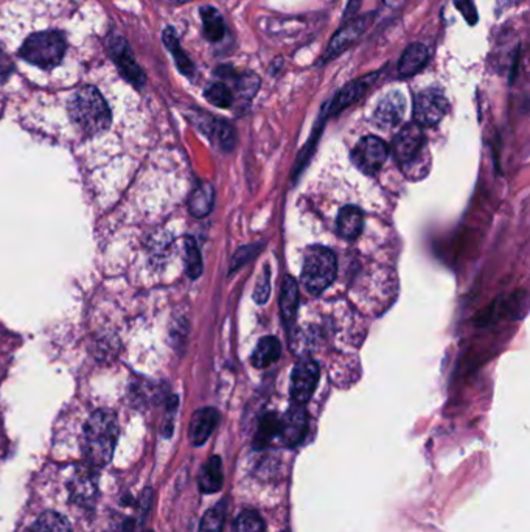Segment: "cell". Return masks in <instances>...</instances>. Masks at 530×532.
Listing matches in <instances>:
<instances>
[{
  "label": "cell",
  "instance_id": "32",
  "mask_svg": "<svg viewBox=\"0 0 530 532\" xmlns=\"http://www.w3.org/2000/svg\"><path fill=\"white\" fill-rule=\"evenodd\" d=\"M455 5L470 25L478 23V10H476V6H474L472 0H455Z\"/></svg>",
  "mask_w": 530,
  "mask_h": 532
},
{
  "label": "cell",
  "instance_id": "26",
  "mask_svg": "<svg viewBox=\"0 0 530 532\" xmlns=\"http://www.w3.org/2000/svg\"><path fill=\"white\" fill-rule=\"evenodd\" d=\"M208 134L212 136V139L219 145V148L225 151H231L235 145V131L231 125H227L225 122H214L210 123V127L208 128Z\"/></svg>",
  "mask_w": 530,
  "mask_h": 532
},
{
  "label": "cell",
  "instance_id": "36",
  "mask_svg": "<svg viewBox=\"0 0 530 532\" xmlns=\"http://www.w3.org/2000/svg\"><path fill=\"white\" fill-rule=\"evenodd\" d=\"M172 2L176 4V5H181V4H187V2H191V0H172Z\"/></svg>",
  "mask_w": 530,
  "mask_h": 532
},
{
  "label": "cell",
  "instance_id": "1",
  "mask_svg": "<svg viewBox=\"0 0 530 532\" xmlns=\"http://www.w3.org/2000/svg\"><path fill=\"white\" fill-rule=\"evenodd\" d=\"M119 423L114 412L99 410L89 417L83 433V451L87 464L93 469L110 464L116 450Z\"/></svg>",
  "mask_w": 530,
  "mask_h": 532
},
{
  "label": "cell",
  "instance_id": "24",
  "mask_svg": "<svg viewBox=\"0 0 530 532\" xmlns=\"http://www.w3.org/2000/svg\"><path fill=\"white\" fill-rule=\"evenodd\" d=\"M278 427H280V419L276 414H266L261 419L259 430L255 433V448H265V447H268V444L278 434Z\"/></svg>",
  "mask_w": 530,
  "mask_h": 532
},
{
  "label": "cell",
  "instance_id": "28",
  "mask_svg": "<svg viewBox=\"0 0 530 532\" xmlns=\"http://www.w3.org/2000/svg\"><path fill=\"white\" fill-rule=\"evenodd\" d=\"M185 270L189 278H199L202 274V257L198 248L197 242L193 238H187L185 240Z\"/></svg>",
  "mask_w": 530,
  "mask_h": 532
},
{
  "label": "cell",
  "instance_id": "35",
  "mask_svg": "<svg viewBox=\"0 0 530 532\" xmlns=\"http://www.w3.org/2000/svg\"><path fill=\"white\" fill-rule=\"evenodd\" d=\"M404 2H406V0H386V6L395 10V8H398V6L403 5Z\"/></svg>",
  "mask_w": 530,
  "mask_h": 532
},
{
  "label": "cell",
  "instance_id": "6",
  "mask_svg": "<svg viewBox=\"0 0 530 532\" xmlns=\"http://www.w3.org/2000/svg\"><path fill=\"white\" fill-rule=\"evenodd\" d=\"M110 58L116 64L117 69L120 72V75L131 83L133 86L142 87L146 82L144 70L138 66L137 61L134 58L133 50L128 44L127 40L123 36H110Z\"/></svg>",
  "mask_w": 530,
  "mask_h": 532
},
{
  "label": "cell",
  "instance_id": "20",
  "mask_svg": "<svg viewBox=\"0 0 530 532\" xmlns=\"http://www.w3.org/2000/svg\"><path fill=\"white\" fill-rule=\"evenodd\" d=\"M162 40L165 42V46H167L170 53L173 55L174 63H176L179 72L185 76H193V74H195V64L191 63V59L182 50L176 31L172 27H168V29L163 30Z\"/></svg>",
  "mask_w": 530,
  "mask_h": 532
},
{
  "label": "cell",
  "instance_id": "33",
  "mask_svg": "<svg viewBox=\"0 0 530 532\" xmlns=\"http://www.w3.org/2000/svg\"><path fill=\"white\" fill-rule=\"evenodd\" d=\"M257 251H259V246H246V248L240 249L238 253L235 254V259L232 262V270H236V268H240V266L244 265L246 262L251 261L255 254H257Z\"/></svg>",
  "mask_w": 530,
  "mask_h": 532
},
{
  "label": "cell",
  "instance_id": "17",
  "mask_svg": "<svg viewBox=\"0 0 530 532\" xmlns=\"http://www.w3.org/2000/svg\"><path fill=\"white\" fill-rule=\"evenodd\" d=\"M336 227H338L340 237L347 238V240H355L359 237L364 227V215L361 208H355V206H346L338 215Z\"/></svg>",
  "mask_w": 530,
  "mask_h": 532
},
{
  "label": "cell",
  "instance_id": "2",
  "mask_svg": "<svg viewBox=\"0 0 530 532\" xmlns=\"http://www.w3.org/2000/svg\"><path fill=\"white\" fill-rule=\"evenodd\" d=\"M72 122L87 136L104 133L110 127V110L99 89L83 86L76 89L69 102Z\"/></svg>",
  "mask_w": 530,
  "mask_h": 532
},
{
  "label": "cell",
  "instance_id": "22",
  "mask_svg": "<svg viewBox=\"0 0 530 532\" xmlns=\"http://www.w3.org/2000/svg\"><path fill=\"white\" fill-rule=\"evenodd\" d=\"M215 191L214 187L208 182H201L197 185V189L191 191L190 200H189V208L191 215L198 218L208 217L210 210L214 208Z\"/></svg>",
  "mask_w": 530,
  "mask_h": 532
},
{
  "label": "cell",
  "instance_id": "19",
  "mask_svg": "<svg viewBox=\"0 0 530 532\" xmlns=\"http://www.w3.org/2000/svg\"><path fill=\"white\" fill-rule=\"evenodd\" d=\"M280 355H282L280 341L277 340L276 336H265L260 340L259 346L255 348L251 361L255 368L265 369L268 366L274 365L276 361H278Z\"/></svg>",
  "mask_w": 530,
  "mask_h": 532
},
{
  "label": "cell",
  "instance_id": "4",
  "mask_svg": "<svg viewBox=\"0 0 530 532\" xmlns=\"http://www.w3.org/2000/svg\"><path fill=\"white\" fill-rule=\"evenodd\" d=\"M19 55L27 63L38 66L40 69H53L63 61L66 55V38L57 30L40 31L25 40Z\"/></svg>",
  "mask_w": 530,
  "mask_h": 532
},
{
  "label": "cell",
  "instance_id": "16",
  "mask_svg": "<svg viewBox=\"0 0 530 532\" xmlns=\"http://www.w3.org/2000/svg\"><path fill=\"white\" fill-rule=\"evenodd\" d=\"M428 58H429V52L427 47L423 44H412L406 49V52L398 63V75L408 78L419 74L427 66Z\"/></svg>",
  "mask_w": 530,
  "mask_h": 532
},
{
  "label": "cell",
  "instance_id": "15",
  "mask_svg": "<svg viewBox=\"0 0 530 532\" xmlns=\"http://www.w3.org/2000/svg\"><path fill=\"white\" fill-rule=\"evenodd\" d=\"M93 466L81 467L70 483L72 500L80 504H89L97 495V474H93Z\"/></svg>",
  "mask_w": 530,
  "mask_h": 532
},
{
  "label": "cell",
  "instance_id": "34",
  "mask_svg": "<svg viewBox=\"0 0 530 532\" xmlns=\"http://www.w3.org/2000/svg\"><path fill=\"white\" fill-rule=\"evenodd\" d=\"M14 72V64L5 52L0 50V84L5 83Z\"/></svg>",
  "mask_w": 530,
  "mask_h": 532
},
{
  "label": "cell",
  "instance_id": "10",
  "mask_svg": "<svg viewBox=\"0 0 530 532\" xmlns=\"http://www.w3.org/2000/svg\"><path fill=\"white\" fill-rule=\"evenodd\" d=\"M404 112H406V100L403 93L393 91L384 95L380 100V103L376 104L372 122L383 129H391L403 120Z\"/></svg>",
  "mask_w": 530,
  "mask_h": 532
},
{
  "label": "cell",
  "instance_id": "30",
  "mask_svg": "<svg viewBox=\"0 0 530 532\" xmlns=\"http://www.w3.org/2000/svg\"><path fill=\"white\" fill-rule=\"evenodd\" d=\"M204 95H206L208 103L214 104L216 108H223V110L229 108L232 102H234L232 91L225 83H215V84L206 89Z\"/></svg>",
  "mask_w": 530,
  "mask_h": 532
},
{
  "label": "cell",
  "instance_id": "3",
  "mask_svg": "<svg viewBox=\"0 0 530 532\" xmlns=\"http://www.w3.org/2000/svg\"><path fill=\"white\" fill-rule=\"evenodd\" d=\"M336 272L338 262L333 251L325 246H310L306 249L300 278L310 295H321L329 288L336 279Z\"/></svg>",
  "mask_w": 530,
  "mask_h": 532
},
{
  "label": "cell",
  "instance_id": "12",
  "mask_svg": "<svg viewBox=\"0 0 530 532\" xmlns=\"http://www.w3.org/2000/svg\"><path fill=\"white\" fill-rule=\"evenodd\" d=\"M369 22L370 16H361V18L353 19L352 22H347L333 36V40L330 42L327 52L323 55V61H329V59L338 57V55H340L349 47L352 46L353 42L357 41L358 38L363 35L364 30L367 29Z\"/></svg>",
  "mask_w": 530,
  "mask_h": 532
},
{
  "label": "cell",
  "instance_id": "13",
  "mask_svg": "<svg viewBox=\"0 0 530 532\" xmlns=\"http://www.w3.org/2000/svg\"><path fill=\"white\" fill-rule=\"evenodd\" d=\"M376 78H378V74H372V75L363 76V78L349 83L347 86L342 87L340 93L334 95V99L331 100V103H330V114L334 116V114H338L340 111L346 110L350 104H353L355 102L361 99L364 93H366V91L374 84Z\"/></svg>",
  "mask_w": 530,
  "mask_h": 532
},
{
  "label": "cell",
  "instance_id": "9",
  "mask_svg": "<svg viewBox=\"0 0 530 532\" xmlns=\"http://www.w3.org/2000/svg\"><path fill=\"white\" fill-rule=\"evenodd\" d=\"M425 144V133L420 125L410 123L395 136L393 150L398 163L410 164L420 155Z\"/></svg>",
  "mask_w": 530,
  "mask_h": 532
},
{
  "label": "cell",
  "instance_id": "31",
  "mask_svg": "<svg viewBox=\"0 0 530 532\" xmlns=\"http://www.w3.org/2000/svg\"><path fill=\"white\" fill-rule=\"evenodd\" d=\"M269 295H271V270L266 265L255 285L254 299L257 304L263 306L269 299Z\"/></svg>",
  "mask_w": 530,
  "mask_h": 532
},
{
  "label": "cell",
  "instance_id": "23",
  "mask_svg": "<svg viewBox=\"0 0 530 532\" xmlns=\"http://www.w3.org/2000/svg\"><path fill=\"white\" fill-rule=\"evenodd\" d=\"M202 30L206 40L210 42H219L225 35V19L221 13L214 6L201 8Z\"/></svg>",
  "mask_w": 530,
  "mask_h": 532
},
{
  "label": "cell",
  "instance_id": "5",
  "mask_svg": "<svg viewBox=\"0 0 530 532\" xmlns=\"http://www.w3.org/2000/svg\"><path fill=\"white\" fill-rule=\"evenodd\" d=\"M450 103L440 89H425L414 100V119L420 127L437 125L448 112Z\"/></svg>",
  "mask_w": 530,
  "mask_h": 532
},
{
  "label": "cell",
  "instance_id": "29",
  "mask_svg": "<svg viewBox=\"0 0 530 532\" xmlns=\"http://www.w3.org/2000/svg\"><path fill=\"white\" fill-rule=\"evenodd\" d=\"M232 532H265V521L255 510H243L234 521Z\"/></svg>",
  "mask_w": 530,
  "mask_h": 532
},
{
  "label": "cell",
  "instance_id": "7",
  "mask_svg": "<svg viewBox=\"0 0 530 532\" xmlns=\"http://www.w3.org/2000/svg\"><path fill=\"white\" fill-rule=\"evenodd\" d=\"M319 382V366L316 361L305 359L296 365L291 374V399L296 405L304 406L310 402L313 394L316 391Z\"/></svg>",
  "mask_w": 530,
  "mask_h": 532
},
{
  "label": "cell",
  "instance_id": "14",
  "mask_svg": "<svg viewBox=\"0 0 530 532\" xmlns=\"http://www.w3.org/2000/svg\"><path fill=\"white\" fill-rule=\"evenodd\" d=\"M219 414L215 408H202L191 417L189 438L195 447H201L208 442L218 425Z\"/></svg>",
  "mask_w": 530,
  "mask_h": 532
},
{
  "label": "cell",
  "instance_id": "18",
  "mask_svg": "<svg viewBox=\"0 0 530 532\" xmlns=\"http://www.w3.org/2000/svg\"><path fill=\"white\" fill-rule=\"evenodd\" d=\"M223 463L221 457H212L208 463L202 466L201 474H199V489L204 493H216L223 487Z\"/></svg>",
  "mask_w": 530,
  "mask_h": 532
},
{
  "label": "cell",
  "instance_id": "21",
  "mask_svg": "<svg viewBox=\"0 0 530 532\" xmlns=\"http://www.w3.org/2000/svg\"><path fill=\"white\" fill-rule=\"evenodd\" d=\"M299 307V287L291 276L283 280L282 295H280V312L287 324H291L296 319V313Z\"/></svg>",
  "mask_w": 530,
  "mask_h": 532
},
{
  "label": "cell",
  "instance_id": "25",
  "mask_svg": "<svg viewBox=\"0 0 530 532\" xmlns=\"http://www.w3.org/2000/svg\"><path fill=\"white\" fill-rule=\"evenodd\" d=\"M31 532H72L69 521L58 512H44L35 521Z\"/></svg>",
  "mask_w": 530,
  "mask_h": 532
},
{
  "label": "cell",
  "instance_id": "11",
  "mask_svg": "<svg viewBox=\"0 0 530 532\" xmlns=\"http://www.w3.org/2000/svg\"><path fill=\"white\" fill-rule=\"evenodd\" d=\"M308 429V419L304 406L296 405L295 408L280 419L278 436L285 447H296L305 438Z\"/></svg>",
  "mask_w": 530,
  "mask_h": 532
},
{
  "label": "cell",
  "instance_id": "27",
  "mask_svg": "<svg viewBox=\"0 0 530 532\" xmlns=\"http://www.w3.org/2000/svg\"><path fill=\"white\" fill-rule=\"evenodd\" d=\"M225 520V501L214 506L202 517L199 531L198 532H223Z\"/></svg>",
  "mask_w": 530,
  "mask_h": 532
},
{
  "label": "cell",
  "instance_id": "8",
  "mask_svg": "<svg viewBox=\"0 0 530 532\" xmlns=\"http://www.w3.org/2000/svg\"><path fill=\"white\" fill-rule=\"evenodd\" d=\"M389 156L387 145L375 136H366L353 151V163L363 173L374 174L383 167Z\"/></svg>",
  "mask_w": 530,
  "mask_h": 532
}]
</instances>
